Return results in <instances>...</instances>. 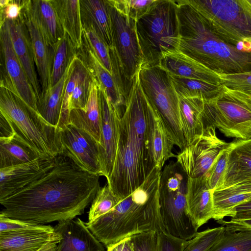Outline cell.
<instances>
[{"label":"cell","instance_id":"obj_53","mask_svg":"<svg viewBox=\"0 0 251 251\" xmlns=\"http://www.w3.org/2000/svg\"><path fill=\"white\" fill-rule=\"evenodd\" d=\"M235 220L251 219V201L238 206L235 209Z\"/></svg>","mask_w":251,"mask_h":251},{"label":"cell","instance_id":"obj_40","mask_svg":"<svg viewBox=\"0 0 251 251\" xmlns=\"http://www.w3.org/2000/svg\"><path fill=\"white\" fill-rule=\"evenodd\" d=\"M94 80V77L87 69L79 79L70 96V111L75 109L85 110Z\"/></svg>","mask_w":251,"mask_h":251},{"label":"cell","instance_id":"obj_54","mask_svg":"<svg viewBox=\"0 0 251 251\" xmlns=\"http://www.w3.org/2000/svg\"><path fill=\"white\" fill-rule=\"evenodd\" d=\"M0 117V138H9L13 136L15 133L10 122L1 114Z\"/></svg>","mask_w":251,"mask_h":251},{"label":"cell","instance_id":"obj_20","mask_svg":"<svg viewBox=\"0 0 251 251\" xmlns=\"http://www.w3.org/2000/svg\"><path fill=\"white\" fill-rule=\"evenodd\" d=\"M5 21L7 23L15 52L34 90L39 101L42 92L35 71L33 50L27 28L21 17L16 20Z\"/></svg>","mask_w":251,"mask_h":251},{"label":"cell","instance_id":"obj_24","mask_svg":"<svg viewBox=\"0 0 251 251\" xmlns=\"http://www.w3.org/2000/svg\"><path fill=\"white\" fill-rule=\"evenodd\" d=\"M24 6L35 20L51 47L64 36L65 32L52 0H25Z\"/></svg>","mask_w":251,"mask_h":251},{"label":"cell","instance_id":"obj_13","mask_svg":"<svg viewBox=\"0 0 251 251\" xmlns=\"http://www.w3.org/2000/svg\"><path fill=\"white\" fill-rule=\"evenodd\" d=\"M99 86V85H98ZM101 110L100 141L98 146L100 176L108 179L116 155L121 119L122 107L113 104L105 91L99 86Z\"/></svg>","mask_w":251,"mask_h":251},{"label":"cell","instance_id":"obj_27","mask_svg":"<svg viewBox=\"0 0 251 251\" xmlns=\"http://www.w3.org/2000/svg\"><path fill=\"white\" fill-rule=\"evenodd\" d=\"M77 53L72 59L61 79L41 96L38 110L41 116L50 125L58 129L64 90L74 67Z\"/></svg>","mask_w":251,"mask_h":251},{"label":"cell","instance_id":"obj_30","mask_svg":"<svg viewBox=\"0 0 251 251\" xmlns=\"http://www.w3.org/2000/svg\"><path fill=\"white\" fill-rule=\"evenodd\" d=\"M57 233L24 231L0 233V251H36Z\"/></svg>","mask_w":251,"mask_h":251},{"label":"cell","instance_id":"obj_32","mask_svg":"<svg viewBox=\"0 0 251 251\" xmlns=\"http://www.w3.org/2000/svg\"><path fill=\"white\" fill-rule=\"evenodd\" d=\"M169 75L178 97L199 98L204 101H209L217 97L223 87L221 84Z\"/></svg>","mask_w":251,"mask_h":251},{"label":"cell","instance_id":"obj_11","mask_svg":"<svg viewBox=\"0 0 251 251\" xmlns=\"http://www.w3.org/2000/svg\"><path fill=\"white\" fill-rule=\"evenodd\" d=\"M114 48L127 78L133 81L144 62L136 32V21L128 14L126 0H108Z\"/></svg>","mask_w":251,"mask_h":251},{"label":"cell","instance_id":"obj_33","mask_svg":"<svg viewBox=\"0 0 251 251\" xmlns=\"http://www.w3.org/2000/svg\"><path fill=\"white\" fill-rule=\"evenodd\" d=\"M39 157L14 135L9 138H0V169L29 162Z\"/></svg>","mask_w":251,"mask_h":251},{"label":"cell","instance_id":"obj_9","mask_svg":"<svg viewBox=\"0 0 251 251\" xmlns=\"http://www.w3.org/2000/svg\"><path fill=\"white\" fill-rule=\"evenodd\" d=\"M142 90L156 109L175 145L186 146L181 123L179 98L168 72L159 66L143 65L139 71Z\"/></svg>","mask_w":251,"mask_h":251},{"label":"cell","instance_id":"obj_19","mask_svg":"<svg viewBox=\"0 0 251 251\" xmlns=\"http://www.w3.org/2000/svg\"><path fill=\"white\" fill-rule=\"evenodd\" d=\"M146 124L148 146L153 166L162 170L169 158L176 157L173 152L175 145L158 113L148 100Z\"/></svg>","mask_w":251,"mask_h":251},{"label":"cell","instance_id":"obj_17","mask_svg":"<svg viewBox=\"0 0 251 251\" xmlns=\"http://www.w3.org/2000/svg\"><path fill=\"white\" fill-rule=\"evenodd\" d=\"M21 17L30 38L42 96L51 87L52 47L48 44L35 20L24 5Z\"/></svg>","mask_w":251,"mask_h":251},{"label":"cell","instance_id":"obj_55","mask_svg":"<svg viewBox=\"0 0 251 251\" xmlns=\"http://www.w3.org/2000/svg\"><path fill=\"white\" fill-rule=\"evenodd\" d=\"M57 233V235L53 239L48 241L36 251H57L58 244L62 238L61 235L59 233Z\"/></svg>","mask_w":251,"mask_h":251},{"label":"cell","instance_id":"obj_3","mask_svg":"<svg viewBox=\"0 0 251 251\" xmlns=\"http://www.w3.org/2000/svg\"><path fill=\"white\" fill-rule=\"evenodd\" d=\"M161 170L154 167L143 184L121 199L107 213L86 225L105 247L145 231L166 230L162 221L159 199Z\"/></svg>","mask_w":251,"mask_h":251},{"label":"cell","instance_id":"obj_47","mask_svg":"<svg viewBox=\"0 0 251 251\" xmlns=\"http://www.w3.org/2000/svg\"><path fill=\"white\" fill-rule=\"evenodd\" d=\"M157 233V251H183L187 240L176 237L166 230Z\"/></svg>","mask_w":251,"mask_h":251},{"label":"cell","instance_id":"obj_29","mask_svg":"<svg viewBox=\"0 0 251 251\" xmlns=\"http://www.w3.org/2000/svg\"><path fill=\"white\" fill-rule=\"evenodd\" d=\"M61 25L76 50L82 44L83 26L80 0H52Z\"/></svg>","mask_w":251,"mask_h":251},{"label":"cell","instance_id":"obj_5","mask_svg":"<svg viewBox=\"0 0 251 251\" xmlns=\"http://www.w3.org/2000/svg\"><path fill=\"white\" fill-rule=\"evenodd\" d=\"M0 114L10 123L14 135L39 157L54 158L61 150L60 131L29 108L13 92L0 84Z\"/></svg>","mask_w":251,"mask_h":251},{"label":"cell","instance_id":"obj_4","mask_svg":"<svg viewBox=\"0 0 251 251\" xmlns=\"http://www.w3.org/2000/svg\"><path fill=\"white\" fill-rule=\"evenodd\" d=\"M175 2L177 6L179 52L218 74L251 72V53L239 50L222 41L187 0Z\"/></svg>","mask_w":251,"mask_h":251},{"label":"cell","instance_id":"obj_14","mask_svg":"<svg viewBox=\"0 0 251 251\" xmlns=\"http://www.w3.org/2000/svg\"><path fill=\"white\" fill-rule=\"evenodd\" d=\"M0 41L7 77L0 84L15 94L29 108L38 112V99L14 50L6 21L0 23ZM39 113V112H38Z\"/></svg>","mask_w":251,"mask_h":251},{"label":"cell","instance_id":"obj_6","mask_svg":"<svg viewBox=\"0 0 251 251\" xmlns=\"http://www.w3.org/2000/svg\"><path fill=\"white\" fill-rule=\"evenodd\" d=\"M177 11L175 0H155L149 10L136 21V34L144 59L143 65L159 66L163 54L178 51Z\"/></svg>","mask_w":251,"mask_h":251},{"label":"cell","instance_id":"obj_25","mask_svg":"<svg viewBox=\"0 0 251 251\" xmlns=\"http://www.w3.org/2000/svg\"><path fill=\"white\" fill-rule=\"evenodd\" d=\"M69 125L90 135L99 146L100 141L101 110L99 86L95 78L85 110H72L70 113Z\"/></svg>","mask_w":251,"mask_h":251},{"label":"cell","instance_id":"obj_26","mask_svg":"<svg viewBox=\"0 0 251 251\" xmlns=\"http://www.w3.org/2000/svg\"><path fill=\"white\" fill-rule=\"evenodd\" d=\"M78 57L91 73L98 85L106 93L111 102L123 107L126 101L121 96L112 75L102 65L88 46L82 40L81 48L76 50Z\"/></svg>","mask_w":251,"mask_h":251},{"label":"cell","instance_id":"obj_23","mask_svg":"<svg viewBox=\"0 0 251 251\" xmlns=\"http://www.w3.org/2000/svg\"><path fill=\"white\" fill-rule=\"evenodd\" d=\"M83 26L93 29L109 48H114L108 0H80Z\"/></svg>","mask_w":251,"mask_h":251},{"label":"cell","instance_id":"obj_34","mask_svg":"<svg viewBox=\"0 0 251 251\" xmlns=\"http://www.w3.org/2000/svg\"><path fill=\"white\" fill-rule=\"evenodd\" d=\"M212 219L218 221L226 217L233 218L236 208L251 201V192L217 191L212 193Z\"/></svg>","mask_w":251,"mask_h":251},{"label":"cell","instance_id":"obj_36","mask_svg":"<svg viewBox=\"0 0 251 251\" xmlns=\"http://www.w3.org/2000/svg\"><path fill=\"white\" fill-rule=\"evenodd\" d=\"M209 251H251V230H225Z\"/></svg>","mask_w":251,"mask_h":251},{"label":"cell","instance_id":"obj_49","mask_svg":"<svg viewBox=\"0 0 251 251\" xmlns=\"http://www.w3.org/2000/svg\"><path fill=\"white\" fill-rule=\"evenodd\" d=\"M155 0H126L129 16L136 21L150 9Z\"/></svg>","mask_w":251,"mask_h":251},{"label":"cell","instance_id":"obj_12","mask_svg":"<svg viewBox=\"0 0 251 251\" xmlns=\"http://www.w3.org/2000/svg\"><path fill=\"white\" fill-rule=\"evenodd\" d=\"M216 130L212 126H206L202 135L176 155V162L188 177L205 176L221 151L228 145L218 137Z\"/></svg>","mask_w":251,"mask_h":251},{"label":"cell","instance_id":"obj_16","mask_svg":"<svg viewBox=\"0 0 251 251\" xmlns=\"http://www.w3.org/2000/svg\"><path fill=\"white\" fill-rule=\"evenodd\" d=\"M55 157H39L29 162L0 169V201L45 176L53 167Z\"/></svg>","mask_w":251,"mask_h":251},{"label":"cell","instance_id":"obj_37","mask_svg":"<svg viewBox=\"0 0 251 251\" xmlns=\"http://www.w3.org/2000/svg\"><path fill=\"white\" fill-rule=\"evenodd\" d=\"M87 69L84 63L77 55L74 67L64 90L59 123L58 126V129L60 131L64 129L69 125L70 113L69 109V99L79 79Z\"/></svg>","mask_w":251,"mask_h":251},{"label":"cell","instance_id":"obj_39","mask_svg":"<svg viewBox=\"0 0 251 251\" xmlns=\"http://www.w3.org/2000/svg\"><path fill=\"white\" fill-rule=\"evenodd\" d=\"M225 230V227L222 226L198 232L191 239L187 240L183 251H209Z\"/></svg>","mask_w":251,"mask_h":251},{"label":"cell","instance_id":"obj_44","mask_svg":"<svg viewBox=\"0 0 251 251\" xmlns=\"http://www.w3.org/2000/svg\"><path fill=\"white\" fill-rule=\"evenodd\" d=\"M232 146V143L230 142L221 151L211 168L204 176L208 180L210 188L212 192L216 188L225 170Z\"/></svg>","mask_w":251,"mask_h":251},{"label":"cell","instance_id":"obj_35","mask_svg":"<svg viewBox=\"0 0 251 251\" xmlns=\"http://www.w3.org/2000/svg\"><path fill=\"white\" fill-rule=\"evenodd\" d=\"M52 49L51 87L61 79L76 54V49L65 33L64 36L52 47Z\"/></svg>","mask_w":251,"mask_h":251},{"label":"cell","instance_id":"obj_42","mask_svg":"<svg viewBox=\"0 0 251 251\" xmlns=\"http://www.w3.org/2000/svg\"><path fill=\"white\" fill-rule=\"evenodd\" d=\"M24 231L53 232L54 228L50 225L29 223L0 215V233Z\"/></svg>","mask_w":251,"mask_h":251},{"label":"cell","instance_id":"obj_51","mask_svg":"<svg viewBox=\"0 0 251 251\" xmlns=\"http://www.w3.org/2000/svg\"><path fill=\"white\" fill-rule=\"evenodd\" d=\"M217 222L224 226L226 231L251 230V219L235 220L231 219L228 221L223 220L218 221Z\"/></svg>","mask_w":251,"mask_h":251},{"label":"cell","instance_id":"obj_18","mask_svg":"<svg viewBox=\"0 0 251 251\" xmlns=\"http://www.w3.org/2000/svg\"><path fill=\"white\" fill-rule=\"evenodd\" d=\"M54 228L62 237L57 251H105L104 245L79 218L59 222Z\"/></svg>","mask_w":251,"mask_h":251},{"label":"cell","instance_id":"obj_43","mask_svg":"<svg viewBox=\"0 0 251 251\" xmlns=\"http://www.w3.org/2000/svg\"><path fill=\"white\" fill-rule=\"evenodd\" d=\"M109 53L111 62L112 75L121 96L126 102L133 80L130 81L126 77L115 48H109Z\"/></svg>","mask_w":251,"mask_h":251},{"label":"cell","instance_id":"obj_56","mask_svg":"<svg viewBox=\"0 0 251 251\" xmlns=\"http://www.w3.org/2000/svg\"><path fill=\"white\" fill-rule=\"evenodd\" d=\"M9 0H0V8H3L7 5L9 2Z\"/></svg>","mask_w":251,"mask_h":251},{"label":"cell","instance_id":"obj_58","mask_svg":"<svg viewBox=\"0 0 251 251\" xmlns=\"http://www.w3.org/2000/svg\"><path fill=\"white\" fill-rule=\"evenodd\" d=\"M249 139H251V134H250V138H249Z\"/></svg>","mask_w":251,"mask_h":251},{"label":"cell","instance_id":"obj_31","mask_svg":"<svg viewBox=\"0 0 251 251\" xmlns=\"http://www.w3.org/2000/svg\"><path fill=\"white\" fill-rule=\"evenodd\" d=\"M60 154L70 159L82 170L100 176L99 160L78 144L68 126L60 130Z\"/></svg>","mask_w":251,"mask_h":251},{"label":"cell","instance_id":"obj_21","mask_svg":"<svg viewBox=\"0 0 251 251\" xmlns=\"http://www.w3.org/2000/svg\"><path fill=\"white\" fill-rule=\"evenodd\" d=\"M212 193L205 176L195 178L188 177L187 210L198 228L212 219Z\"/></svg>","mask_w":251,"mask_h":251},{"label":"cell","instance_id":"obj_45","mask_svg":"<svg viewBox=\"0 0 251 251\" xmlns=\"http://www.w3.org/2000/svg\"><path fill=\"white\" fill-rule=\"evenodd\" d=\"M219 75L222 85L251 96V72Z\"/></svg>","mask_w":251,"mask_h":251},{"label":"cell","instance_id":"obj_8","mask_svg":"<svg viewBox=\"0 0 251 251\" xmlns=\"http://www.w3.org/2000/svg\"><path fill=\"white\" fill-rule=\"evenodd\" d=\"M188 176L176 162H170L161 171L159 187L160 215L166 230L185 240L191 239L198 228L187 207Z\"/></svg>","mask_w":251,"mask_h":251},{"label":"cell","instance_id":"obj_50","mask_svg":"<svg viewBox=\"0 0 251 251\" xmlns=\"http://www.w3.org/2000/svg\"><path fill=\"white\" fill-rule=\"evenodd\" d=\"M24 0H10L8 4L0 8V23L19 19L22 14Z\"/></svg>","mask_w":251,"mask_h":251},{"label":"cell","instance_id":"obj_15","mask_svg":"<svg viewBox=\"0 0 251 251\" xmlns=\"http://www.w3.org/2000/svg\"><path fill=\"white\" fill-rule=\"evenodd\" d=\"M226 166L213 191L251 192V139H235Z\"/></svg>","mask_w":251,"mask_h":251},{"label":"cell","instance_id":"obj_7","mask_svg":"<svg viewBox=\"0 0 251 251\" xmlns=\"http://www.w3.org/2000/svg\"><path fill=\"white\" fill-rule=\"evenodd\" d=\"M222 41L251 53V4L248 0H187Z\"/></svg>","mask_w":251,"mask_h":251},{"label":"cell","instance_id":"obj_10","mask_svg":"<svg viewBox=\"0 0 251 251\" xmlns=\"http://www.w3.org/2000/svg\"><path fill=\"white\" fill-rule=\"evenodd\" d=\"M202 116L226 137L246 140L251 133V96L223 85L217 97L204 100Z\"/></svg>","mask_w":251,"mask_h":251},{"label":"cell","instance_id":"obj_22","mask_svg":"<svg viewBox=\"0 0 251 251\" xmlns=\"http://www.w3.org/2000/svg\"><path fill=\"white\" fill-rule=\"evenodd\" d=\"M159 66L172 75L222 84L219 74L179 51L163 54Z\"/></svg>","mask_w":251,"mask_h":251},{"label":"cell","instance_id":"obj_1","mask_svg":"<svg viewBox=\"0 0 251 251\" xmlns=\"http://www.w3.org/2000/svg\"><path fill=\"white\" fill-rule=\"evenodd\" d=\"M100 176L59 154L45 176L0 201V215L39 225L73 220L92 203L100 188Z\"/></svg>","mask_w":251,"mask_h":251},{"label":"cell","instance_id":"obj_48","mask_svg":"<svg viewBox=\"0 0 251 251\" xmlns=\"http://www.w3.org/2000/svg\"><path fill=\"white\" fill-rule=\"evenodd\" d=\"M68 126L78 144L99 160L98 143L94 138L80 129L71 125Z\"/></svg>","mask_w":251,"mask_h":251},{"label":"cell","instance_id":"obj_57","mask_svg":"<svg viewBox=\"0 0 251 251\" xmlns=\"http://www.w3.org/2000/svg\"><path fill=\"white\" fill-rule=\"evenodd\" d=\"M249 2L251 4V0H248Z\"/></svg>","mask_w":251,"mask_h":251},{"label":"cell","instance_id":"obj_2","mask_svg":"<svg viewBox=\"0 0 251 251\" xmlns=\"http://www.w3.org/2000/svg\"><path fill=\"white\" fill-rule=\"evenodd\" d=\"M147 107L138 72L126 100L115 162L107 179L113 193L120 199L139 188L154 168L148 146Z\"/></svg>","mask_w":251,"mask_h":251},{"label":"cell","instance_id":"obj_41","mask_svg":"<svg viewBox=\"0 0 251 251\" xmlns=\"http://www.w3.org/2000/svg\"><path fill=\"white\" fill-rule=\"evenodd\" d=\"M82 40L88 46L102 65L112 75L109 48L91 28L83 26Z\"/></svg>","mask_w":251,"mask_h":251},{"label":"cell","instance_id":"obj_52","mask_svg":"<svg viewBox=\"0 0 251 251\" xmlns=\"http://www.w3.org/2000/svg\"><path fill=\"white\" fill-rule=\"evenodd\" d=\"M106 251H134L131 237H127L107 246Z\"/></svg>","mask_w":251,"mask_h":251},{"label":"cell","instance_id":"obj_46","mask_svg":"<svg viewBox=\"0 0 251 251\" xmlns=\"http://www.w3.org/2000/svg\"><path fill=\"white\" fill-rule=\"evenodd\" d=\"M134 251H157V233L145 231L130 236Z\"/></svg>","mask_w":251,"mask_h":251},{"label":"cell","instance_id":"obj_38","mask_svg":"<svg viewBox=\"0 0 251 251\" xmlns=\"http://www.w3.org/2000/svg\"><path fill=\"white\" fill-rule=\"evenodd\" d=\"M121 199L117 197L107 183L100 188L91 203L88 212V222L91 223L107 213L119 202Z\"/></svg>","mask_w":251,"mask_h":251},{"label":"cell","instance_id":"obj_28","mask_svg":"<svg viewBox=\"0 0 251 251\" xmlns=\"http://www.w3.org/2000/svg\"><path fill=\"white\" fill-rule=\"evenodd\" d=\"M178 98L181 123L187 146L199 138L204 132V100L199 98Z\"/></svg>","mask_w":251,"mask_h":251}]
</instances>
